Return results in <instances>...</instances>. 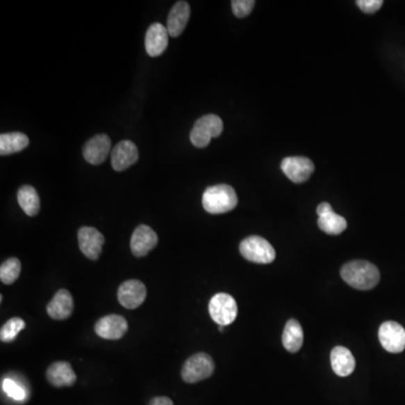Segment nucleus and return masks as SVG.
I'll list each match as a JSON object with an SVG mask.
<instances>
[{
    "label": "nucleus",
    "mask_w": 405,
    "mask_h": 405,
    "mask_svg": "<svg viewBox=\"0 0 405 405\" xmlns=\"http://www.w3.org/2000/svg\"><path fill=\"white\" fill-rule=\"evenodd\" d=\"M341 277L356 290H370L379 283V270L373 263L365 261H354L343 265Z\"/></svg>",
    "instance_id": "1"
},
{
    "label": "nucleus",
    "mask_w": 405,
    "mask_h": 405,
    "mask_svg": "<svg viewBox=\"0 0 405 405\" xmlns=\"http://www.w3.org/2000/svg\"><path fill=\"white\" fill-rule=\"evenodd\" d=\"M201 203L207 213H228L238 205L237 192L225 183L210 186L203 194Z\"/></svg>",
    "instance_id": "2"
},
{
    "label": "nucleus",
    "mask_w": 405,
    "mask_h": 405,
    "mask_svg": "<svg viewBox=\"0 0 405 405\" xmlns=\"http://www.w3.org/2000/svg\"><path fill=\"white\" fill-rule=\"evenodd\" d=\"M223 132V122L221 117L214 114L205 115L197 119L190 132V142L196 148H205L210 144V140L221 135Z\"/></svg>",
    "instance_id": "3"
},
{
    "label": "nucleus",
    "mask_w": 405,
    "mask_h": 405,
    "mask_svg": "<svg viewBox=\"0 0 405 405\" xmlns=\"http://www.w3.org/2000/svg\"><path fill=\"white\" fill-rule=\"evenodd\" d=\"M240 252L247 261L261 265L272 263L275 261L276 251L266 239L252 235L240 243Z\"/></svg>",
    "instance_id": "4"
},
{
    "label": "nucleus",
    "mask_w": 405,
    "mask_h": 405,
    "mask_svg": "<svg viewBox=\"0 0 405 405\" xmlns=\"http://www.w3.org/2000/svg\"><path fill=\"white\" fill-rule=\"evenodd\" d=\"M214 361L210 355L199 352L187 359L181 370V379L188 384H194L208 379L214 373Z\"/></svg>",
    "instance_id": "5"
},
{
    "label": "nucleus",
    "mask_w": 405,
    "mask_h": 405,
    "mask_svg": "<svg viewBox=\"0 0 405 405\" xmlns=\"http://www.w3.org/2000/svg\"><path fill=\"white\" fill-rule=\"evenodd\" d=\"M210 315L219 326H229L237 319L238 305L235 299L226 293H219L210 299L208 304Z\"/></svg>",
    "instance_id": "6"
},
{
    "label": "nucleus",
    "mask_w": 405,
    "mask_h": 405,
    "mask_svg": "<svg viewBox=\"0 0 405 405\" xmlns=\"http://www.w3.org/2000/svg\"><path fill=\"white\" fill-rule=\"evenodd\" d=\"M379 339L386 352L399 354L405 349L404 328L394 321H388L379 327Z\"/></svg>",
    "instance_id": "7"
},
{
    "label": "nucleus",
    "mask_w": 405,
    "mask_h": 405,
    "mask_svg": "<svg viewBox=\"0 0 405 405\" xmlns=\"http://www.w3.org/2000/svg\"><path fill=\"white\" fill-rule=\"evenodd\" d=\"M78 242L79 248L90 261H97L103 250L105 238L95 228L83 226L78 232Z\"/></svg>",
    "instance_id": "8"
},
{
    "label": "nucleus",
    "mask_w": 405,
    "mask_h": 405,
    "mask_svg": "<svg viewBox=\"0 0 405 405\" xmlns=\"http://www.w3.org/2000/svg\"><path fill=\"white\" fill-rule=\"evenodd\" d=\"M281 167L285 176L295 183H305L314 172L313 163L306 157L285 158Z\"/></svg>",
    "instance_id": "9"
},
{
    "label": "nucleus",
    "mask_w": 405,
    "mask_h": 405,
    "mask_svg": "<svg viewBox=\"0 0 405 405\" xmlns=\"http://www.w3.org/2000/svg\"><path fill=\"white\" fill-rule=\"evenodd\" d=\"M147 297V288L142 281L131 279L125 281L117 290V299L122 306L134 310L142 305Z\"/></svg>",
    "instance_id": "10"
},
{
    "label": "nucleus",
    "mask_w": 405,
    "mask_h": 405,
    "mask_svg": "<svg viewBox=\"0 0 405 405\" xmlns=\"http://www.w3.org/2000/svg\"><path fill=\"white\" fill-rule=\"evenodd\" d=\"M157 245V233L148 225H139L131 238V251L138 258L147 256Z\"/></svg>",
    "instance_id": "11"
},
{
    "label": "nucleus",
    "mask_w": 405,
    "mask_h": 405,
    "mask_svg": "<svg viewBox=\"0 0 405 405\" xmlns=\"http://www.w3.org/2000/svg\"><path fill=\"white\" fill-rule=\"evenodd\" d=\"M127 331V321L117 314H110L98 320L95 324L97 336L106 340H119Z\"/></svg>",
    "instance_id": "12"
},
{
    "label": "nucleus",
    "mask_w": 405,
    "mask_h": 405,
    "mask_svg": "<svg viewBox=\"0 0 405 405\" xmlns=\"http://www.w3.org/2000/svg\"><path fill=\"white\" fill-rule=\"evenodd\" d=\"M110 149H112V143H110V138L106 134H98L83 145V158L90 165L98 166L106 160Z\"/></svg>",
    "instance_id": "13"
},
{
    "label": "nucleus",
    "mask_w": 405,
    "mask_h": 405,
    "mask_svg": "<svg viewBox=\"0 0 405 405\" xmlns=\"http://www.w3.org/2000/svg\"><path fill=\"white\" fill-rule=\"evenodd\" d=\"M317 213L319 215L317 225L323 232L331 235H338L346 230V219L343 216L334 213L331 205L329 203H321L317 206Z\"/></svg>",
    "instance_id": "14"
},
{
    "label": "nucleus",
    "mask_w": 405,
    "mask_h": 405,
    "mask_svg": "<svg viewBox=\"0 0 405 405\" xmlns=\"http://www.w3.org/2000/svg\"><path fill=\"white\" fill-rule=\"evenodd\" d=\"M138 159H139V151L132 141H129V140L121 141L113 148L110 163L116 172H124L134 165Z\"/></svg>",
    "instance_id": "15"
},
{
    "label": "nucleus",
    "mask_w": 405,
    "mask_h": 405,
    "mask_svg": "<svg viewBox=\"0 0 405 405\" xmlns=\"http://www.w3.org/2000/svg\"><path fill=\"white\" fill-rule=\"evenodd\" d=\"M169 33L161 23H154L145 34V50L152 58L163 54L168 47Z\"/></svg>",
    "instance_id": "16"
},
{
    "label": "nucleus",
    "mask_w": 405,
    "mask_h": 405,
    "mask_svg": "<svg viewBox=\"0 0 405 405\" xmlns=\"http://www.w3.org/2000/svg\"><path fill=\"white\" fill-rule=\"evenodd\" d=\"M190 7L187 1H178L174 5L169 13L168 21H167V30L169 35L177 38L187 26L190 21Z\"/></svg>",
    "instance_id": "17"
},
{
    "label": "nucleus",
    "mask_w": 405,
    "mask_h": 405,
    "mask_svg": "<svg viewBox=\"0 0 405 405\" xmlns=\"http://www.w3.org/2000/svg\"><path fill=\"white\" fill-rule=\"evenodd\" d=\"M47 311L50 317L53 320L63 321L68 319L74 311V299L70 292L67 290H58L47 306Z\"/></svg>",
    "instance_id": "18"
},
{
    "label": "nucleus",
    "mask_w": 405,
    "mask_h": 405,
    "mask_svg": "<svg viewBox=\"0 0 405 405\" xmlns=\"http://www.w3.org/2000/svg\"><path fill=\"white\" fill-rule=\"evenodd\" d=\"M47 379L49 383L56 388H65V386H72L77 381V375L69 363L58 361L49 367L47 370Z\"/></svg>",
    "instance_id": "19"
},
{
    "label": "nucleus",
    "mask_w": 405,
    "mask_h": 405,
    "mask_svg": "<svg viewBox=\"0 0 405 405\" xmlns=\"http://www.w3.org/2000/svg\"><path fill=\"white\" fill-rule=\"evenodd\" d=\"M331 366L334 373L340 377L352 375L356 368L355 357L348 348L334 347L331 352Z\"/></svg>",
    "instance_id": "20"
},
{
    "label": "nucleus",
    "mask_w": 405,
    "mask_h": 405,
    "mask_svg": "<svg viewBox=\"0 0 405 405\" xmlns=\"http://www.w3.org/2000/svg\"><path fill=\"white\" fill-rule=\"evenodd\" d=\"M281 341L285 349L292 354L299 352L302 348L303 342H304V332L297 320L292 319L286 323Z\"/></svg>",
    "instance_id": "21"
},
{
    "label": "nucleus",
    "mask_w": 405,
    "mask_h": 405,
    "mask_svg": "<svg viewBox=\"0 0 405 405\" xmlns=\"http://www.w3.org/2000/svg\"><path fill=\"white\" fill-rule=\"evenodd\" d=\"M28 143H30V140L27 135L21 132L3 133L0 135V154L8 156V154L23 151Z\"/></svg>",
    "instance_id": "22"
},
{
    "label": "nucleus",
    "mask_w": 405,
    "mask_h": 405,
    "mask_svg": "<svg viewBox=\"0 0 405 405\" xmlns=\"http://www.w3.org/2000/svg\"><path fill=\"white\" fill-rule=\"evenodd\" d=\"M17 201L26 215L35 216L39 213L41 201H40L39 194L34 187L30 185L22 186L17 192Z\"/></svg>",
    "instance_id": "23"
},
{
    "label": "nucleus",
    "mask_w": 405,
    "mask_h": 405,
    "mask_svg": "<svg viewBox=\"0 0 405 405\" xmlns=\"http://www.w3.org/2000/svg\"><path fill=\"white\" fill-rule=\"evenodd\" d=\"M22 263L17 258H9L3 261L0 267V279L5 285H10L15 283L21 274Z\"/></svg>",
    "instance_id": "24"
},
{
    "label": "nucleus",
    "mask_w": 405,
    "mask_h": 405,
    "mask_svg": "<svg viewBox=\"0 0 405 405\" xmlns=\"http://www.w3.org/2000/svg\"><path fill=\"white\" fill-rule=\"evenodd\" d=\"M24 320L21 317H13L8 320L0 330V339L3 342H12L15 340L17 334L24 330Z\"/></svg>",
    "instance_id": "25"
},
{
    "label": "nucleus",
    "mask_w": 405,
    "mask_h": 405,
    "mask_svg": "<svg viewBox=\"0 0 405 405\" xmlns=\"http://www.w3.org/2000/svg\"><path fill=\"white\" fill-rule=\"evenodd\" d=\"M1 388L10 399L15 401H24L26 397V392L21 385H18L15 381L10 379H3L1 381Z\"/></svg>",
    "instance_id": "26"
},
{
    "label": "nucleus",
    "mask_w": 405,
    "mask_h": 405,
    "mask_svg": "<svg viewBox=\"0 0 405 405\" xmlns=\"http://www.w3.org/2000/svg\"><path fill=\"white\" fill-rule=\"evenodd\" d=\"M231 5H232L234 15L242 18L250 15V13L252 12V9L256 5V1L254 0H233Z\"/></svg>",
    "instance_id": "27"
},
{
    "label": "nucleus",
    "mask_w": 405,
    "mask_h": 405,
    "mask_svg": "<svg viewBox=\"0 0 405 405\" xmlns=\"http://www.w3.org/2000/svg\"><path fill=\"white\" fill-rule=\"evenodd\" d=\"M357 5L366 14H374L383 6L381 0H358Z\"/></svg>",
    "instance_id": "28"
},
{
    "label": "nucleus",
    "mask_w": 405,
    "mask_h": 405,
    "mask_svg": "<svg viewBox=\"0 0 405 405\" xmlns=\"http://www.w3.org/2000/svg\"><path fill=\"white\" fill-rule=\"evenodd\" d=\"M149 405H174V402L169 397H158L152 399Z\"/></svg>",
    "instance_id": "29"
},
{
    "label": "nucleus",
    "mask_w": 405,
    "mask_h": 405,
    "mask_svg": "<svg viewBox=\"0 0 405 405\" xmlns=\"http://www.w3.org/2000/svg\"><path fill=\"white\" fill-rule=\"evenodd\" d=\"M223 328H224V327L220 326V327H219V330H220V331H223Z\"/></svg>",
    "instance_id": "30"
}]
</instances>
